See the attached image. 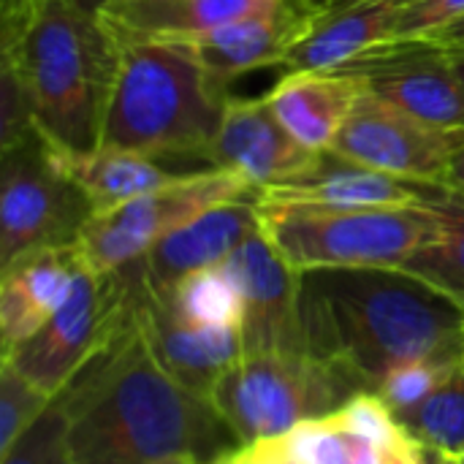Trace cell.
Segmentation results:
<instances>
[{"label": "cell", "instance_id": "cell-1", "mask_svg": "<svg viewBox=\"0 0 464 464\" xmlns=\"http://www.w3.org/2000/svg\"><path fill=\"white\" fill-rule=\"evenodd\" d=\"M54 400L71 464H155L174 454L209 464L242 449L215 405L152 359L136 326L133 280L128 318Z\"/></svg>", "mask_w": 464, "mask_h": 464}, {"label": "cell", "instance_id": "cell-2", "mask_svg": "<svg viewBox=\"0 0 464 464\" xmlns=\"http://www.w3.org/2000/svg\"><path fill=\"white\" fill-rule=\"evenodd\" d=\"M307 353L364 392L411 362H464V307L402 269L299 272Z\"/></svg>", "mask_w": 464, "mask_h": 464}, {"label": "cell", "instance_id": "cell-3", "mask_svg": "<svg viewBox=\"0 0 464 464\" xmlns=\"http://www.w3.org/2000/svg\"><path fill=\"white\" fill-rule=\"evenodd\" d=\"M0 73L38 130L65 150H92L117 68V44L84 0H0Z\"/></svg>", "mask_w": 464, "mask_h": 464}, {"label": "cell", "instance_id": "cell-4", "mask_svg": "<svg viewBox=\"0 0 464 464\" xmlns=\"http://www.w3.org/2000/svg\"><path fill=\"white\" fill-rule=\"evenodd\" d=\"M111 35V33H109ZM117 68L95 147L152 160L207 158L231 98L182 44L117 41Z\"/></svg>", "mask_w": 464, "mask_h": 464}, {"label": "cell", "instance_id": "cell-5", "mask_svg": "<svg viewBox=\"0 0 464 464\" xmlns=\"http://www.w3.org/2000/svg\"><path fill=\"white\" fill-rule=\"evenodd\" d=\"M261 231L296 269H402L438 231L424 207H321L258 198Z\"/></svg>", "mask_w": 464, "mask_h": 464}, {"label": "cell", "instance_id": "cell-6", "mask_svg": "<svg viewBox=\"0 0 464 464\" xmlns=\"http://www.w3.org/2000/svg\"><path fill=\"white\" fill-rule=\"evenodd\" d=\"M364 386L313 353H242L215 383L209 402L242 446L343 411Z\"/></svg>", "mask_w": 464, "mask_h": 464}, {"label": "cell", "instance_id": "cell-7", "mask_svg": "<svg viewBox=\"0 0 464 464\" xmlns=\"http://www.w3.org/2000/svg\"><path fill=\"white\" fill-rule=\"evenodd\" d=\"M258 190L234 171L204 169L177 174L158 190H150L117 209L90 215L76 237L82 261L95 275H111L139 261L155 242L212 207L256 198Z\"/></svg>", "mask_w": 464, "mask_h": 464}, {"label": "cell", "instance_id": "cell-8", "mask_svg": "<svg viewBox=\"0 0 464 464\" xmlns=\"http://www.w3.org/2000/svg\"><path fill=\"white\" fill-rule=\"evenodd\" d=\"M0 152V269L33 250L73 245L92 207L57 169L38 125Z\"/></svg>", "mask_w": 464, "mask_h": 464}, {"label": "cell", "instance_id": "cell-9", "mask_svg": "<svg viewBox=\"0 0 464 464\" xmlns=\"http://www.w3.org/2000/svg\"><path fill=\"white\" fill-rule=\"evenodd\" d=\"M128 313V272L117 269L101 277L82 261L73 288L60 310L11 356L0 359V364H11L41 392L57 397L71 383V378L101 351V345L120 329Z\"/></svg>", "mask_w": 464, "mask_h": 464}, {"label": "cell", "instance_id": "cell-10", "mask_svg": "<svg viewBox=\"0 0 464 464\" xmlns=\"http://www.w3.org/2000/svg\"><path fill=\"white\" fill-rule=\"evenodd\" d=\"M383 103L443 130H464V90L438 41H386L343 68Z\"/></svg>", "mask_w": 464, "mask_h": 464}, {"label": "cell", "instance_id": "cell-11", "mask_svg": "<svg viewBox=\"0 0 464 464\" xmlns=\"http://www.w3.org/2000/svg\"><path fill=\"white\" fill-rule=\"evenodd\" d=\"M133 280L136 326L152 359L185 389L209 400L218 378L245 353L239 326H207L190 321L171 291L150 288L136 264L122 266Z\"/></svg>", "mask_w": 464, "mask_h": 464}, {"label": "cell", "instance_id": "cell-12", "mask_svg": "<svg viewBox=\"0 0 464 464\" xmlns=\"http://www.w3.org/2000/svg\"><path fill=\"white\" fill-rule=\"evenodd\" d=\"M459 133L427 125L364 90L332 152L383 174L446 188V169Z\"/></svg>", "mask_w": 464, "mask_h": 464}, {"label": "cell", "instance_id": "cell-13", "mask_svg": "<svg viewBox=\"0 0 464 464\" xmlns=\"http://www.w3.org/2000/svg\"><path fill=\"white\" fill-rule=\"evenodd\" d=\"M242 296L245 353H307L299 313V272L256 231L228 261Z\"/></svg>", "mask_w": 464, "mask_h": 464}, {"label": "cell", "instance_id": "cell-14", "mask_svg": "<svg viewBox=\"0 0 464 464\" xmlns=\"http://www.w3.org/2000/svg\"><path fill=\"white\" fill-rule=\"evenodd\" d=\"M321 152L299 144L269 111L264 98L231 95L207 163L247 179L258 193L304 177Z\"/></svg>", "mask_w": 464, "mask_h": 464}, {"label": "cell", "instance_id": "cell-15", "mask_svg": "<svg viewBox=\"0 0 464 464\" xmlns=\"http://www.w3.org/2000/svg\"><path fill=\"white\" fill-rule=\"evenodd\" d=\"M318 14L321 8L307 0H285L275 11L253 14L171 44L188 46V52L220 87H231L234 79L250 71L285 65L288 54L315 27Z\"/></svg>", "mask_w": 464, "mask_h": 464}, {"label": "cell", "instance_id": "cell-16", "mask_svg": "<svg viewBox=\"0 0 464 464\" xmlns=\"http://www.w3.org/2000/svg\"><path fill=\"white\" fill-rule=\"evenodd\" d=\"M256 231H261L258 196L228 201L166 234L133 264L150 288L174 291L188 275L226 264Z\"/></svg>", "mask_w": 464, "mask_h": 464}, {"label": "cell", "instance_id": "cell-17", "mask_svg": "<svg viewBox=\"0 0 464 464\" xmlns=\"http://www.w3.org/2000/svg\"><path fill=\"white\" fill-rule=\"evenodd\" d=\"M449 190L440 185L383 174L329 150V152H321V158L304 177L277 185V188H266L258 193V198L348 207V209H375V207H424V204L438 201Z\"/></svg>", "mask_w": 464, "mask_h": 464}, {"label": "cell", "instance_id": "cell-18", "mask_svg": "<svg viewBox=\"0 0 464 464\" xmlns=\"http://www.w3.org/2000/svg\"><path fill=\"white\" fill-rule=\"evenodd\" d=\"M82 256L76 242L33 250L0 272V359L27 343L68 299Z\"/></svg>", "mask_w": 464, "mask_h": 464}, {"label": "cell", "instance_id": "cell-19", "mask_svg": "<svg viewBox=\"0 0 464 464\" xmlns=\"http://www.w3.org/2000/svg\"><path fill=\"white\" fill-rule=\"evenodd\" d=\"M285 0H101L103 27L117 41H188L237 19L266 14Z\"/></svg>", "mask_w": 464, "mask_h": 464}, {"label": "cell", "instance_id": "cell-20", "mask_svg": "<svg viewBox=\"0 0 464 464\" xmlns=\"http://www.w3.org/2000/svg\"><path fill=\"white\" fill-rule=\"evenodd\" d=\"M362 92L364 84L340 71H291L264 101L299 144L329 152Z\"/></svg>", "mask_w": 464, "mask_h": 464}, {"label": "cell", "instance_id": "cell-21", "mask_svg": "<svg viewBox=\"0 0 464 464\" xmlns=\"http://www.w3.org/2000/svg\"><path fill=\"white\" fill-rule=\"evenodd\" d=\"M408 0H332L310 35L288 54V71H337L353 57L392 41Z\"/></svg>", "mask_w": 464, "mask_h": 464}, {"label": "cell", "instance_id": "cell-22", "mask_svg": "<svg viewBox=\"0 0 464 464\" xmlns=\"http://www.w3.org/2000/svg\"><path fill=\"white\" fill-rule=\"evenodd\" d=\"M49 152L57 169L90 201L92 215L117 209L150 190L163 188L166 182L177 177L174 171H169L163 163L152 158H144L128 150H114V147L65 150L49 141Z\"/></svg>", "mask_w": 464, "mask_h": 464}, {"label": "cell", "instance_id": "cell-23", "mask_svg": "<svg viewBox=\"0 0 464 464\" xmlns=\"http://www.w3.org/2000/svg\"><path fill=\"white\" fill-rule=\"evenodd\" d=\"M430 207L438 218V231L402 264V272L464 307V198L449 190Z\"/></svg>", "mask_w": 464, "mask_h": 464}, {"label": "cell", "instance_id": "cell-24", "mask_svg": "<svg viewBox=\"0 0 464 464\" xmlns=\"http://www.w3.org/2000/svg\"><path fill=\"white\" fill-rule=\"evenodd\" d=\"M400 430L421 449L464 459V362L421 402L394 413Z\"/></svg>", "mask_w": 464, "mask_h": 464}, {"label": "cell", "instance_id": "cell-25", "mask_svg": "<svg viewBox=\"0 0 464 464\" xmlns=\"http://www.w3.org/2000/svg\"><path fill=\"white\" fill-rule=\"evenodd\" d=\"M179 310L207 326H239L242 324V296L234 275L226 264L209 266L188 275L171 291Z\"/></svg>", "mask_w": 464, "mask_h": 464}, {"label": "cell", "instance_id": "cell-26", "mask_svg": "<svg viewBox=\"0 0 464 464\" xmlns=\"http://www.w3.org/2000/svg\"><path fill=\"white\" fill-rule=\"evenodd\" d=\"M54 397L41 392L11 364H0V457L52 408Z\"/></svg>", "mask_w": 464, "mask_h": 464}, {"label": "cell", "instance_id": "cell-27", "mask_svg": "<svg viewBox=\"0 0 464 464\" xmlns=\"http://www.w3.org/2000/svg\"><path fill=\"white\" fill-rule=\"evenodd\" d=\"M272 443L296 464H351V435L337 413L304 421Z\"/></svg>", "mask_w": 464, "mask_h": 464}, {"label": "cell", "instance_id": "cell-28", "mask_svg": "<svg viewBox=\"0 0 464 464\" xmlns=\"http://www.w3.org/2000/svg\"><path fill=\"white\" fill-rule=\"evenodd\" d=\"M0 464H71L65 446V416L57 400L14 443V449L0 457Z\"/></svg>", "mask_w": 464, "mask_h": 464}, {"label": "cell", "instance_id": "cell-29", "mask_svg": "<svg viewBox=\"0 0 464 464\" xmlns=\"http://www.w3.org/2000/svg\"><path fill=\"white\" fill-rule=\"evenodd\" d=\"M459 362L454 364H446V362H411L400 370H394L381 386H378V397L392 408V413L397 411H405L416 402H421L427 394H432L446 378L449 372L457 367Z\"/></svg>", "mask_w": 464, "mask_h": 464}, {"label": "cell", "instance_id": "cell-30", "mask_svg": "<svg viewBox=\"0 0 464 464\" xmlns=\"http://www.w3.org/2000/svg\"><path fill=\"white\" fill-rule=\"evenodd\" d=\"M337 416H340L345 432L359 435V438L375 443L378 449L392 446L402 435V430H400L392 408L375 392L356 394L343 411H337Z\"/></svg>", "mask_w": 464, "mask_h": 464}, {"label": "cell", "instance_id": "cell-31", "mask_svg": "<svg viewBox=\"0 0 464 464\" xmlns=\"http://www.w3.org/2000/svg\"><path fill=\"white\" fill-rule=\"evenodd\" d=\"M464 16V0H408L402 16L392 33V41H424L435 38L449 24Z\"/></svg>", "mask_w": 464, "mask_h": 464}, {"label": "cell", "instance_id": "cell-32", "mask_svg": "<svg viewBox=\"0 0 464 464\" xmlns=\"http://www.w3.org/2000/svg\"><path fill=\"white\" fill-rule=\"evenodd\" d=\"M383 464H424V451L405 432L386 449H381Z\"/></svg>", "mask_w": 464, "mask_h": 464}, {"label": "cell", "instance_id": "cell-33", "mask_svg": "<svg viewBox=\"0 0 464 464\" xmlns=\"http://www.w3.org/2000/svg\"><path fill=\"white\" fill-rule=\"evenodd\" d=\"M446 190H451L454 196L464 198V130L457 139V147L449 158V169H446Z\"/></svg>", "mask_w": 464, "mask_h": 464}, {"label": "cell", "instance_id": "cell-34", "mask_svg": "<svg viewBox=\"0 0 464 464\" xmlns=\"http://www.w3.org/2000/svg\"><path fill=\"white\" fill-rule=\"evenodd\" d=\"M351 464H383L381 449L359 435H351Z\"/></svg>", "mask_w": 464, "mask_h": 464}, {"label": "cell", "instance_id": "cell-35", "mask_svg": "<svg viewBox=\"0 0 464 464\" xmlns=\"http://www.w3.org/2000/svg\"><path fill=\"white\" fill-rule=\"evenodd\" d=\"M256 449V457H258V464H296L291 457H285L272 440H261V443H253Z\"/></svg>", "mask_w": 464, "mask_h": 464}, {"label": "cell", "instance_id": "cell-36", "mask_svg": "<svg viewBox=\"0 0 464 464\" xmlns=\"http://www.w3.org/2000/svg\"><path fill=\"white\" fill-rule=\"evenodd\" d=\"M430 41H438V44H443V46H464V16L459 22H454V24H449L446 30H440L435 38H430Z\"/></svg>", "mask_w": 464, "mask_h": 464}, {"label": "cell", "instance_id": "cell-37", "mask_svg": "<svg viewBox=\"0 0 464 464\" xmlns=\"http://www.w3.org/2000/svg\"><path fill=\"white\" fill-rule=\"evenodd\" d=\"M446 49H449L451 68H454V73H457V79H459L464 90V46H446Z\"/></svg>", "mask_w": 464, "mask_h": 464}, {"label": "cell", "instance_id": "cell-38", "mask_svg": "<svg viewBox=\"0 0 464 464\" xmlns=\"http://www.w3.org/2000/svg\"><path fill=\"white\" fill-rule=\"evenodd\" d=\"M155 464H201L193 454H174V457H166V459H160V462Z\"/></svg>", "mask_w": 464, "mask_h": 464}, {"label": "cell", "instance_id": "cell-39", "mask_svg": "<svg viewBox=\"0 0 464 464\" xmlns=\"http://www.w3.org/2000/svg\"><path fill=\"white\" fill-rule=\"evenodd\" d=\"M237 451H239V449H234V451H228V454H223V457H218L215 462L209 464H234L237 462Z\"/></svg>", "mask_w": 464, "mask_h": 464}, {"label": "cell", "instance_id": "cell-40", "mask_svg": "<svg viewBox=\"0 0 464 464\" xmlns=\"http://www.w3.org/2000/svg\"><path fill=\"white\" fill-rule=\"evenodd\" d=\"M307 3H313V5H318V8H324V5H329L332 0H307Z\"/></svg>", "mask_w": 464, "mask_h": 464}]
</instances>
